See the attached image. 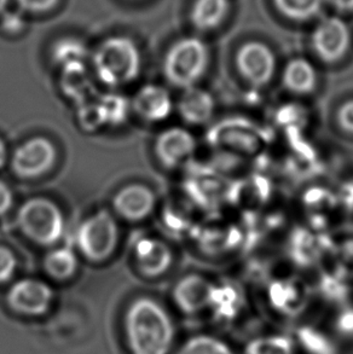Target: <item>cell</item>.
<instances>
[{"label": "cell", "mask_w": 353, "mask_h": 354, "mask_svg": "<svg viewBox=\"0 0 353 354\" xmlns=\"http://www.w3.org/2000/svg\"><path fill=\"white\" fill-rule=\"evenodd\" d=\"M87 55V45L82 40L71 37L60 39L53 48V59L61 67L72 63H85Z\"/></svg>", "instance_id": "obj_26"}, {"label": "cell", "mask_w": 353, "mask_h": 354, "mask_svg": "<svg viewBox=\"0 0 353 354\" xmlns=\"http://www.w3.org/2000/svg\"><path fill=\"white\" fill-rule=\"evenodd\" d=\"M12 205V194L4 183L0 182V216L10 209Z\"/></svg>", "instance_id": "obj_35"}, {"label": "cell", "mask_w": 353, "mask_h": 354, "mask_svg": "<svg viewBox=\"0 0 353 354\" xmlns=\"http://www.w3.org/2000/svg\"><path fill=\"white\" fill-rule=\"evenodd\" d=\"M278 82L293 101H315L322 92V79L314 62L304 57L291 58L283 66Z\"/></svg>", "instance_id": "obj_9"}, {"label": "cell", "mask_w": 353, "mask_h": 354, "mask_svg": "<svg viewBox=\"0 0 353 354\" xmlns=\"http://www.w3.org/2000/svg\"><path fill=\"white\" fill-rule=\"evenodd\" d=\"M96 74L108 86L134 82L141 72V53L134 40L127 37H110L93 55Z\"/></svg>", "instance_id": "obj_5"}, {"label": "cell", "mask_w": 353, "mask_h": 354, "mask_svg": "<svg viewBox=\"0 0 353 354\" xmlns=\"http://www.w3.org/2000/svg\"><path fill=\"white\" fill-rule=\"evenodd\" d=\"M60 0H17L19 9L30 14H43L53 10Z\"/></svg>", "instance_id": "obj_33"}, {"label": "cell", "mask_w": 353, "mask_h": 354, "mask_svg": "<svg viewBox=\"0 0 353 354\" xmlns=\"http://www.w3.org/2000/svg\"><path fill=\"white\" fill-rule=\"evenodd\" d=\"M333 329L340 337L353 340V306L349 304L340 305L333 318Z\"/></svg>", "instance_id": "obj_30"}, {"label": "cell", "mask_w": 353, "mask_h": 354, "mask_svg": "<svg viewBox=\"0 0 353 354\" xmlns=\"http://www.w3.org/2000/svg\"><path fill=\"white\" fill-rule=\"evenodd\" d=\"M5 160H6V149L1 140H0V167L4 166Z\"/></svg>", "instance_id": "obj_37"}, {"label": "cell", "mask_w": 353, "mask_h": 354, "mask_svg": "<svg viewBox=\"0 0 353 354\" xmlns=\"http://www.w3.org/2000/svg\"><path fill=\"white\" fill-rule=\"evenodd\" d=\"M333 8L340 11H353V0H327Z\"/></svg>", "instance_id": "obj_36"}, {"label": "cell", "mask_w": 353, "mask_h": 354, "mask_svg": "<svg viewBox=\"0 0 353 354\" xmlns=\"http://www.w3.org/2000/svg\"><path fill=\"white\" fill-rule=\"evenodd\" d=\"M24 11L21 10H5L0 19V28L6 34H19L26 28Z\"/></svg>", "instance_id": "obj_31"}, {"label": "cell", "mask_w": 353, "mask_h": 354, "mask_svg": "<svg viewBox=\"0 0 353 354\" xmlns=\"http://www.w3.org/2000/svg\"><path fill=\"white\" fill-rule=\"evenodd\" d=\"M80 111H79V118L82 121V124L87 129L95 131L100 124H105L102 114H100L98 104L93 103H82L80 104Z\"/></svg>", "instance_id": "obj_32"}, {"label": "cell", "mask_w": 353, "mask_h": 354, "mask_svg": "<svg viewBox=\"0 0 353 354\" xmlns=\"http://www.w3.org/2000/svg\"><path fill=\"white\" fill-rule=\"evenodd\" d=\"M325 121L335 138L353 144V91L343 92L329 100Z\"/></svg>", "instance_id": "obj_15"}, {"label": "cell", "mask_w": 353, "mask_h": 354, "mask_svg": "<svg viewBox=\"0 0 353 354\" xmlns=\"http://www.w3.org/2000/svg\"><path fill=\"white\" fill-rule=\"evenodd\" d=\"M298 352L294 337L284 334H265L251 339L241 354H298Z\"/></svg>", "instance_id": "obj_22"}, {"label": "cell", "mask_w": 353, "mask_h": 354, "mask_svg": "<svg viewBox=\"0 0 353 354\" xmlns=\"http://www.w3.org/2000/svg\"><path fill=\"white\" fill-rule=\"evenodd\" d=\"M229 0H195L191 22L200 30L217 28L229 12Z\"/></svg>", "instance_id": "obj_21"}, {"label": "cell", "mask_w": 353, "mask_h": 354, "mask_svg": "<svg viewBox=\"0 0 353 354\" xmlns=\"http://www.w3.org/2000/svg\"><path fill=\"white\" fill-rule=\"evenodd\" d=\"M235 75L239 90L248 96H263L278 80V59L267 44L258 40L244 43L235 53Z\"/></svg>", "instance_id": "obj_2"}, {"label": "cell", "mask_w": 353, "mask_h": 354, "mask_svg": "<svg viewBox=\"0 0 353 354\" xmlns=\"http://www.w3.org/2000/svg\"><path fill=\"white\" fill-rule=\"evenodd\" d=\"M298 350L305 354H338L332 336L315 326H302L294 337Z\"/></svg>", "instance_id": "obj_23"}, {"label": "cell", "mask_w": 353, "mask_h": 354, "mask_svg": "<svg viewBox=\"0 0 353 354\" xmlns=\"http://www.w3.org/2000/svg\"><path fill=\"white\" fill-rule=\"evenodd\" d=\"M217 283L218 279L210 272L186 273L173 288V301L188 316L208 312Z\"/></svg>", "instance_id": "obj_8"}, {"label": "cell", "mask_w": 353, "mask_h": 354, "mask_svg": "<svg viewBox=\"0 0 353 354\" xmlns=\"http://www.w3.org/2000/svg\"><path fill=\"white\" fill-rule=\"evenodd\" d=\"M118 227L108 212H100L87 219L78 231V243L91 260L100 261L114 250Z\"/></svg>", "instance_id": "obj_10"}, {"label": "cell", "mask_w": 353, "mask_h": 354, "mask_svg": "<svg viewBox=\"0 0 353 354\" xmlns=\"http://www.w3.org/2000/svg\"><path fill=\"white\" fill-rule=\"evenodd\" d=\"M207 129L206 139L210 147L231 156L249 160L266 149L265 131L247 118H218Z\"/></svg>", "instance_id": "obj_3"}, {"label": "cell", "mask_w": 353, "mask_h": 354, "mask_svg": "<svg viewBox=\"0 0 353 354\" xmlns=\"http://www.w3.org/2000/svg\"><path fill=\"white\" fill-rule=\"evenodd\" d=\"M134 108L139 115L148 121H163L172 114V97L163 87L147 85L139 90L134 98Z\"/></svg>", "instance_id": "obj_17"}, {"label": "cell", "mask_w": 353, "mask_h": 354, "mask_svg": "<svg viewBox=\"0 0 353 354\" xmlns=\"http://www.w3.org/2000/svg\"><path fill=\"white\" fill-rule=\"evenodd\" d=\"M210 68V48L203 40L196 37L176 40L163 59L165 77L181 91L201 85Z\"/></svg>", "instance_id": "obj_4"}, {"label": "cell", "mask_w": 353, "mask_h": 354, "mask_svg": "<svg viewBox=\"0 0 353 354\" xmlns=\"http://www.w3.org/2000/svg\"><path fill=\"white\" fill-rule=\"evenodd\" d=\"M154 202L153 192L148 187L134 185L121 190L115 197L114 205L121 216L131 221H139L153 211Z\"/></svg>", "instance_id": "obj_18"}, {"label": "cell", "mask_w": 353, "mask_h": 354, "mask_svg": "<svg viewBox=\"0 0 353 354\" xmlns=\"http://www.w3.org/2000/svg\"><path fill=\"white\" fill-rule=\"evenodd\" d=\"M19 224L29 239L44 245L56 243L64 227L62 213L45 198L26 202L19 212Z\"/></svg>", "instance_id": "obj_6"}, {"label": "cell", "mask_w": 353, "mask_h": 354, "mask_svg": "<svg viewBox=\"0 0 353 354\" xmlns=\"http://www.w3.org/2000/svg\"><path fill=\"white\" fill-rule=\"evenodd\" d=\"M125 336L132 354H170L176 330L172 318L161 304L141 297L126 312Z\"/></svg>", "instance_id": "obj_1"}, {"label": "cell", "mask_w": 353, "mask_h": 354, "mask_svg": "<svg viewBox=\"0 0 353 354\" xmlns=\"http://www.w3.org/2000/svg\"><path fill=\"white\" fill-rule=\"evenodd\" d=\"M199 148L195 134L184 127H171L159 136L155 151L160 162L168 169L190 165Z\"/></svg>", "instance_id": "obj_11"}, {"label": "cell", "mask_w": 353, "mask_h": 354, "mask_svg": "<svg viewBox=\"0 0 353 354\" xmlns=\"http://www.w3.org/2000/svg\"><path fill=\"white\" fill-rule=\"evenodd\" d=\"M273 3L288 19L306 21L320 14L325 0H273Z\"/></svg>", "instance_id": "obj_27"}, {"label": "cell", "mask_w": 353, "mask_h": 354, "mask_svg": "<svg viewBox=\"0 0 353 354\" xmlns=\"http://www.w3.org/2000/svg\"><path fill=\"white\" fill-rule=\"evenodd\" d=\"M105 124H121L127 115L129 102L119 95H107L97 103Z\"/></svg>", "instance_id": "obj_29"}, {"label": "cell", "mask_w": 353, "mask_h": 354, "mask_svg": "<svg viewBox=\"0 0 353 354\" xmlns=\"http://www.w3.org/2000/svg\"><path fill=\"white\" fill-rule=\"evenodd\" d=\"M312 48L318 61L327 66H336L345 61L351 46L347 24L339 17H327L316 27L311 38Z\"/></svg>", "instance_id": "obj_7"}, {"label": "cell", "mask_w": 353, "mask_h": 354, "mask_svg": "<svg viewBox=\"0 0 353 354\" xmlns=\"http://www.w3.org/2000/svg\"><path fill=\"white\" fill-rule=\"evenodd\" d=\"M136 258L147 276L156 277L168 272L173 265V252L170 245L153 239H142L136 244Z\"/></svg>", "instance_id": "obj_16"}, {"label": "cell", "mask_w": 353, "mask_h": 354, "mask_svg": "<svg viewBox=\"0 0 353 354\" xmlns=\"http://www.w3.org/2000/svg\"><path fill=\"white\" fill-rule=\"evenodd\" d=\"M61 84L63 91L80 104L85 103V100L95 91L85 63H72L62 67Z\"/></svg>", "instance_id": "obj_20"}, {"label": "cell", "mask_w": 353, "mask_h": 354, "mask_svg": "<svg viewBox=\"0 0 353 354\" xmlns=\"http://www.w3.org/2000/svg\"><path fill=\"white\" fill-rule=\"evenodd\" d=\"M45 268L53 277L58 279L71 277L77 268V257L69 248H60L48 254Z\"/></svg>", "instance_id": "obj_28"}, {"label": "cell", "mask_w": 353, "mask_h": 354, "mask_svg": "<svg viewBox=\"0 0 353 354\" xmlns=\"http://www.w3.org/2000/svg\"><path fill=\"white\" fill-rule=\"evenodd\" d=\"M267 295L270 306L282 316H296L304 305L299 289L296 290L289 283L288 287H284V283H275Z\"/></svg>", "instance_id": "obj_24"}, {"label": "cell", "mask_w": 353, "mask_h": 354, "mask_svg": "<svg viewBox=\"0 0 353 354\" xmlns=\"http://www.w3.org/2000/svg\"><path fill=\"white\" fill-rule=\"evenodd\" d=\"M55 158L56 150L48 139H30L15 153L12 168L19 177H39L51 168Z\"/></svg>", "instance_id": "obj_13"}, {"label": "cell", "mask_w": 353, "mask_h": 354, "mask_svg": "<svg viewBox=\"0 0 353 354\" xmlns=\"http://www.w3.org/2000/svg\"><path fill=\"white\" fill-rule=\"evenodd\" d=\"M176 354H237L228 341L213 334H196L184 341Z\"/></svg>", "instance_id": "obj_25"}, {"label": "cell", "mask_w": 353, "mask_h": 354, "mask_svg": "<svg viewBox=\"0 0 353 354\" xmlns=\"http://www.w3.org/2000/svg\"><path fill=\"white\" fill-rule=\"evenodd\" d=\"M8 4H9V0H0V15L3 14L6 10Z\"/></svg>", "instance_id": "obj_38"}, {"label": "cell", "mask_w": 353, "mask_h": 354, "mask_svg": "<svg viewBox=\"0 0 353 354\" xmlns=\"http://www.w3.org/2000/svg\"><path fill=\"white\" fill-rule=\"evenodd\" d=\"M16 270V259L6 248L0 247V283L9 281Z\"/></svg>", "instance_id": "obj_34"}, {"label": "cell", "mask_w": 353, "mask_h": 354, "mask_svg": "<svg viewBox=\"0 0 353 354\" xmlns=\"http://www.w3.org/2000/svg\"><path fill=\"white\" fill-rule=\"evenodd\" d=\"M176 108L184 122L192 127H208L219 118V100L201 85L183 90Z\"/></svg>", "instance_id": "obj_12"}, {"label": "cell", "mask_w": 353, "mask_h": 354, "mask_svg": "<svg viewBox=\"0 0 353 354\" xmlns=\"http://www.w3.org/2000/svg\"><path fill=\"white\" fill-rule=\"evenodd\" d=\"M242 308L244 297L239 289L231 284L218 281L208 310L210 315L219 322L230 323L239 318Z\"/></svg>", "instance_id": "obj_19"}, {"label": "cell", "mask_w": 353, "mask_h": 354, "mask_svg": "<svg viewBox=\"0 0 353 354\" xmlns=\"http://www.w3.org/2000/svg\"><path fill=\"white\" fill-rule=\"evenodd\" d=\"M53 299V289L34 279L16 283L8 295L10 307L24 316H42L51 306Z\"/></svg>", "instance_id": "obj_14"}]
</instances>
